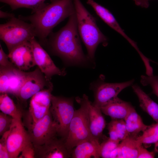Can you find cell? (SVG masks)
<instances>
[{
	"mask_svg": "<svg viewBox=\"0 0 158 158\" xmlns=\"http://www.w3.org/2000/svg\"><path fill=\"white\" fill-rule=\"evenodd\" d=\"M48 36L43 44L48 46L53 54L68 63L83 65L89 60L82 49L75 12L69 17L64 26L57 32H52Z\"/></svg>",
	"mask_w": 158,
	"mask_h": 158,
	"instance_id": "obj_1",
	"label": "cell"
},
{
	"mask_svg": "<svg viewBox=\"0 0 158 158\" xmlns=\"http://www.w3.org/2000/svg\"><path fill=\"white\" fill-rule=\"evenodd\" d=\"M33 13L19 18L29 21L34 26L36 37L42 43L47 39L53 28L66 18L75 12L73 0H51Z\"/></svg>",
	"mask_w": 158,
	"mask_h": 158,
	"instance_id": "obj_2",
	"label": "cell"
},
{
	"mask_svg": "<svg viewBox=\"0 0 158 158\" xmlns=\"http://www.w3.org/2000/svg\"><path fill=\"white\" fill-rule=\"evenodd\" d=\"M76 15L78 32L87 51V55L93 61L98 45L107 44V37L98 27L96 20L85 8L80 0H73Z\"/></svg>",
	"mask_w": 158,
	"mask_h": 158,
	"instance_id": "obj_3",
	"label": "cell"
},
{
	"mask_svg": "<svg viewBox=\"0 0 158 158\" xmlns=\"http://www.w3.org/2000/svg\"><path fill=\"white\" fill-rule=\"evenodd\" d=\"M80 108L75 110L70 123L67 136L65 140V145L71 153L73 149L81 142L94 138L90 132L88 115L89 100L84 95L83 97L76 98Z\"/></svg>",
	"mask_w": 158,
	"mask_h": 158,
	"instance_id": "obj_4",
	"label": "cell"
},
{
	"mask_svg": "<svg viewBox=\"0 0 158 158\" xmlns=\"http://www.w3.org/2000/svg\"><path fill=\"white\" fill-rule=\"evenodd\" d=\"M36 37L33 25L13 17L0 25V38L6 45L8 52L15 47Z\"/></svg>",
	"mask_w": 158,
	"mask_h": 158,
	"instance_id": "obj_5",
	"label": "cell"
},
{
	"mask_svg": "<svg viewBox=\"0 0 158 158\" xmlns=\"http://www.w3.org/2000/svg\"><path fill=\"white\" fill-rule=\"evenodd\" d=\"M50 110L55 125L57 135L65 140L75 110L71 98L52 95Z\"/></svg>",
	"mask_w": 158,
	"mask_h": 158,
	"instance_id": "obj_6",
	"label": "cell"
},
{
	"mask_svg": "<svg viewBox=\"0 0 158 158\" xmlns=\"http://www.w3.org/2000/svg\"><path fill=\"white\" fill-rule=\"evenodd\" d=\"M53 87L41 90L31 98L28 111L24 116L23 125L27 128L36 122L49 111Z\"/></svg>",
	"mask_w": 158,
	"mask_h": 158,
	"instance_id": "obj_7",
	"label": "cell"
},
{
	"mask_svg": "<svg viewBox=\"0 0 158 158\" xmlns=\"http://www.w3.org/2000/svg\"><path fill=\"white\" fill-rule=\"evenodd\" d=\"M53 87L52 83L48 80L39 68L27 72L26 80L20 90L15 96L19 103L27 104V100L42 90Z\"/></svg>",
	"mask_w": 158,
	"mask_h": 158,
	"instance_id": "obj_8",
	"label": "cell"
},
{
	"mask_svg": "<svg viewBox=\"0 0 158 158\" xmlns=\"http://www.w3.org/2000/svg\"><path fill=\"white\" fill-rule=\"evenodd\" d=\"M103 79L100 78L91 86L94 95L93 104L100 108L117 97L123 90L132 85L134 81L132 79L121 83H110L104 82Z\"/></svg>",
	"mask_w": 158,
	"mask_h": 158,
	"instance_id": "obj_9",
	"label": "cell"
},
{
	"mask_svg": "<svg viewBox=\"0 0 158 158\" xmlns=\"http://www.w3.org/2000/svg\"><path fill=\"white\" fill-rule=\"evenodd\" d=\"M27 128L30 140L34 146L42 145L57 135L50 110L42 118Z\"/></svg>",
	"mask_w": 158,
	"mask_h": 158,
	"instance_id": "obj_10",
	"label": "cell"
},
{
	"mask_svg": "<svg viewBox=\"0 0 158 158\" xmlns=\"http://www.w3.org/2000/svg\"><path fill=\"white\" fill-rule=\"evenodd\" d=\"M30 41L32 45L36 65L48 80L50 81L51 77L54 75L63 76L66 74L64 70L60 69L55 65L48 54L36 40L35 37Z\"/></svg>",
	"mask_w": 158,
	"mask_h": 158,
	"instance_id": "obj_11",
	"label": "cell"
},
{
	"mask_svg": "<svg viewBox=\"0 0 158 158\" xmlns=\"http://www.w3.org/2000/svg\"><path fill=\"white\" fill-rule=\"evenodd\" d=\"M30 141L21 119H14L7 140L10 158H17L24 146Z\"/></svg>",
	"mask_w": 158,
	"mask_h": 158,
	"instance_id": "obj_12",
	"label": "cell"
},
{
	"mask_svg": "<svg viewBox=\"0 0 158 158\" xmlns=\"http://www.w3.org/2000/svg\"><path fill=\"white\" fill-rule=\"evenodd\" d=\"M35 158H67L71 157V153L65 144V140L58 138L56 136L44 144L34 146Z\"/></svg>",
	"mask_w": 158,
	"mask_h": 158,
	"instance_id": "obj_13",
	"label": "cell"
},
{
	"mask_svg": "<svg viewBox=\"0 0 158 158\" xmlns=\"http://www.w3.org/2000/svg\"><path fill=\"white\" fill-rule=\"evenodd\" d=\"M8 56L14 66L21 71L28 70L36 65L30 41L13 48L9 52Z\"/></svg>",
	"mask_w": 158,
	"mask_h": 158,
	"instance_id": "obj_14",
	"label": "cell"
},
{
	"mask_svg": "<svg viewBox=\"0 0 158 158\" xmlns=\"http://www.w3.org/2000/svg\"><path fill=\"white\" fill-rule=\"evenodd\" d=\"M87 3L92 7L97 15L106 24L123 37L134 48L136 47L137 45L135 42L125 33L115 17L109 10L94 0H87Z\"/></svg>",
	"mask_w": 158,
	"mask_h": 158,
	"instance_id": "obj_15",
	"label": "cell"
},
{
	"mask_svg": "<svg viewBox=\"0 0 158 158\" xmlns=\"http://www.w3.org/2000/svg\"><path fill=\"white\" fill-rule=\"evenodd\" d=\"M100 108L89 101L88 115L90 132L92 137L99 140L106 138L103 134L106 123Z\"/></svg>",
	"mask_w": 158,
	"mask_h": 158,
	"instance_id": "obj_16",
	"label": "cell"
},
{
	"mask_svg": "<svg viewBox=\"0 0 158 158\" xmlns=\"http://www.w3.org/2000/svg\"><path fill=\"white\" fill-rule=\"evenodd\" d=\"M134 108L130 103L117 97L100 109L102 113L110 117L111 119L124 120Z\"/></svg>",
	"mask_w": 158,
	"mask_h": 158,
	"instance_id": "obj_17",
	"label": "cell"
},
{
	"mask_svg": "<svg viewBox=\"0 0 158 158\" xmlns=\"http://www.w3.org/2000/svg\"><path fill=\"white\" fill-rule=\"evenodd\" d=\"M100 143L95 139L84 141L72 150L71 157L73 158H99L100 156Z\"/></svg>",
	"mask_w": 158,
	"mask_h": 158,
	"instance_id": "obj_18",
	"label": "cell"
},
{
	"mask_svg": "<svg viewBox=\"0 0 158 158\" xmlns=\"http://www.w3.org/2000/svg\"><path fill=\"white\" fill-rule=\"evenodd\" d=\"M132 88L138 98L140 107L156 123H158V104L152 100L138 85H133Z\"/></svg>",
	"mask_w": 158,
	"mask_h": 158,
	"instance_id": "obj_19",
	"label": "cell"
},
{
	"mask_svg": "<svg viewBox=\"0 0 158 158\" xmlns=\"http://www.w3.org/2000/svg\"><path fill=\"white\" fill-rule=\"evenodd\" d=\"M129 135L137 136L144 131L149 126L145 124L140 115L134 108L124 119Z\"/></svg>",
	"mask_w": 158,
	"mask_h": 158,
	"instance_id": "obj_20",
	"label": "cell"
},
{
	"mask_svg": "<svg viewBox=\"0 0 158 158\" xmlns=\"http://www.w3.org/2000/svg\"><path fill=\"white\" fill-rule=\"evenodd\" d=\"M27 74V72L20 70L16 67L11 68L8 80V93L16 96L23 86Z\"/></svg>",
	"mask_w": 158,
	"mask_h": 158,
	"instance_id": "obj_21",
	"label": "cell"
},
{
	"mask_svg": "<svg viewBox=\"0 0 158 158\" xmlns=\"http://www.w3.org/2000/svg\"><path fill=\"white\" fill-rule=\"evenodd\" d=\"M138 136L129 135L120 143L123 158H137L139 147L142 145Z\"/></svg>",
	"mask_w": 158,
	"mask_h": 158,
	"instance_id": "obj_22",
	"label": "cell"
},
{
	"mask_svg": "<svg viewBox=\"0 0 158 158\" xmlns=\"http://www.w3.org/2000/svg\"><path fill=\"white\" fill-rule=\"evenodd\" d=\"M0 109L1 112L16 119H20L22 113L7 93L0 94Z\"/></svg>",
	"mask_w": 158,
	"mask_h": 158,
	"instance_id": "obj_23",
	"label": "cell"
},
{
	"mask_svg": "<svg viewBox=\"0 0 158 158\" xmlns=\"http://www.w3.org/2000/svg\"><path fill=\"white\" fill-rule=\"evenodd\" d=\"M46 0H0V2L9 5L13 10L25 8L32 10L35 13L45 4Z\"/></svg>",
	"mask_w": 158,
	"mask_h": 158,
	"instance_id": "obj_24",
	"label": "cell"
},
{
	"mask_svg": "<svg viewBox=\"0 0 158 158\" xmlns=\"http://www.w3.org/2000/svg\"><path fill=\"white\" fill-rule=\"evenodd\" d=\"M137 139L142 144H155L158 141V123L149 126Z\"/></svg>",
	"mask_w": 158,
	"mask_h": 158,
	"instance_id": "obj_25",
	"label": "cell"
},
{
	"mask_svg": "<svg viewBox=\"0 0 158 158\" xmlns=\"http://www.w3.org/2000/svg\"><path fill=\"white\" fill-rule=\"evenodd\" d=\"M120 142L113 140L109 138L104 139L100 143V157L109 158L111 153L118 146Z\"/></svg>",
	"mask_w": 158,
	"mask_h": 158,
	"instance_id": "obj_26",
	"label": "cell"
},
{
	"mask_svg": "<svg viewBox=\"0 0 158 158\" xmlns=\"http://www.w3.org/2000/svg\"><path fill=\"white\" fill-rule=\"evenodd\" d=\"M109 124L115 129L121 141L129 135L124 120L111 119Z\"/></svg>",
	"mask_w": 158,
	"mask_h": 158,
	"instance_id": "obj_27",
	"label": "cell"
},
{
	"mask_svg": "<svg viewBox=\"0 0 158 158\" xmlns=\"http://www.w3.org/2000/svg\"><path fill=\"white\" fill-rule=\"evenodd\" d=\"M140 82L143 86L150 85L152 89V93L158 98V75H142Z\"/></svg>",
	"mask_w": 158,
	"mask_h": 158,
	"instance_id": "obj_28",
	"label": "cell"
},
{
	"mask_svg": "<svg viewBox=\"0 0 158 158\" xmlns=\"http://www.w3.org/2000/svg\"><path fill=\"white\" fill-rule=\"evenodd\" d=\"M14 118L2 112L0 113V135L9 130L11 128Z\"/></svg>",
	"mask_w": 158,
	"mask_h": 158,
	"instance_id": "obj_29",
	"label": "cell"
},
{
	"mask_svg": "<svg viewBox=\"0 0 158 158\" xmlns=\"http://www.w3.org/2000/svg\"><path fill=\"white\" fill-rule=\"evenodd\" d=\"M11 68H0V94L8 93V80Z\"/></svg>",
	"mask_w": 158,
	"mask_h": 158,
	"instance_id": "obj_30",
	"label": "cell"
},
{
	"mask_svg": "<svg viewBox=\"0 0 158 158\" xmlns=\"http://www.w3.org/2000/svg\"><path fill=\"white\" fill-rule=\"evenodd\" d=\"M10 129L4 133L0 140V158H10L7 146V140Z\"/></svg>",
	"mask_w": 158,
	"mask_h": 158,
	"instance_id": "obj_31",
	"label": "cell"
},
{
	"mask_svg": "<svg viewBox=\"0 0 158 158\" xmlns=\"http://www.w3.org/2000/svg\"><path fill=\"white\" fill-rule=\"evenodd\" d=\"M21 153V155L19 158H35V148L31 141H29L24 146Z\"/></svg>",
	"mask_w": 158,
	"mask_h": 158,
	"instance_id": "obj_32",
	"label": "cell"
},
{
	"mask_svg": "<svg viewBox=\"0 0 158 158\" xmlns=\"http://www.w3.org/2000/svg\"><path fill=\"white\" fill-rule=\"evenodd\" d=\"M8 55L4 51L1 44H0V68H9L16 67L8 60Z\"/></svg>",
	"mask_w": 158,
	"mask_h": 158,
	"instance_id": "obj_33",
	"label": "cell"
},
{
	"mask_svg": "<svg viewBox=\"0 0 158 158\" xmlns=\"http://www.w3.org/2000/svg\"><path fill=\"white\" fill-rule=\"evenodd\" d=\"M156 153L154 151H148L141 145L139 148L137 158H153L155 157Z\"/></svg>",
	"mask_w": 158,
	"mask_h": 158,
	"instance_id": "obj_34",
	"label": "cell"
},
{
	"mask_svg": "<svg viewBox=\"0 0 158 158\" xmlns=\"http://www.w3.org/2000/svg\"><path fill=\"white\" fill-rule=\"evenodd\" d=\"M107 129L109 138L111 139L116 141H121L118 135L114 128L111 125L108 123Z\"/></svg>",
	"mask_w": 158,
	"mask_h": 158,
	"instance_id": "obj_35",
	"label": "cell"
},
{
	"mask_svg": "<svg viewBox=\"0 0 158 158\" xmlns=\"http://www.w3.org/2000/svg\"><path fill=\"white\" fill-rule=\"evenodd\" d=\"M109 158H123L119 144L111 152Z\"/></svg>",
	"mask_w": 158,
	"mask_h": 158,
	"instance_id": "obj_36",
	"label": "cell"
},
{
	"mask_svg": "<svg viewBox=\"0 0 158 158\" xmlns=\"http://www.w3.org/2000/svg\"><path fill=\"white\" fill-rule=\"evenodd\" d=\"M150 0H133L138 6L142 8H147L149 6V1Z\"/></svg>",
	"mask_w": 158,
	"mask_h": 158,
	"instance_id": "obj_37",
	"label": "cell"
},
{
	"mask_svg": "<svg viewBox=\"0 0 158 158\" xmlns=\"http://www.w3.org/2000/svg\"><path fill=\"white\" fill-rule=\"evenodd\" d=\"M14 16L15 15L13 14L6 12L1 10L0 11V17L1 18H9L10 19Z\"/></svg>",
	"mask_w": 158,
	"mask_h": 158,
	"instance_id": "obj_38",
	"label": "cell"
},
{
	"mask_svg": "<svg viewBox=\"0 0 158 158\" xmlns=\"http://www.w3.org/2000/svg\"><path fill=\"white\" fill-rule=\"evenodd\" d=\"M154 151L158 153V141L155 144Z\"/></svg>",
	"mask_w": 158,
	"mask_h": 158,
	"instance_id": "obj_39",
	"label": "cell"
},
{
	"mask_svg": "<svg viewBox=\"0 0 158 158\" xmlns=\"http://www.w3.org/2000/svg\"><path fill=\"white\" fill-rule=\"evenodd\" d=\"M155 62V63H156L158 65V63Z\"/></svg>",
	"mask_w": 158,
	"mask_h": 158,
	"instance_id": "obj_40",
	"label": "cell"
}]
</instances>
